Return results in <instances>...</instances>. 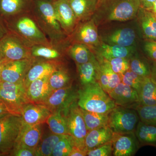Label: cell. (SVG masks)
<instances>
[{
    "label": "cell",
    "mask_w": 156,
    "mask_h": 156,
    "mask_svg": "<svg viewBox=\"0 0 156 156\" xmlns=\"http://www.w3.org/2000/svg\"><path fill=\"white\" fill-rule=\"evenodd\" d=\"M72 137L69 135H65L54 148L52 156H69L74 146Z\"/></svg>",
    "instance_id": "cell-37"
},
{
    "label": "cell",
    "mask_w": 156,
    "mask_h": 156,
    "mask_svg": "<svg viewBox=\"0 0 156 156\" xmlns=\"http://www.w3.org/2000/svg\"><path fill=\"white\" fill-rule=\"evenodd\" d=\"M98 61L97 82L108 94L122 82L121 76L115 73L105 58L96 54Z\"/></svg>",
    "instance_id": "cell-16"
},
{
    "label": "cell",
    "mask_w": 156,
    "mask_h": 156,
    "mask_svg": "<svg viewBox=\"0 0 156 156\" xmlns=\"http://www.w3.org/2000/svg\"><path fill=\"white\" fill-rule=\"evenodd\" d=\"M87 151L81 149L80 148L74 146L69 156H87Z\"/></svg>",
    "instance_id": "cell-45"
},
{
    "label": "cell",
    "mask_w": 156,
    "mask_h": 156,
    "mask_svg": "<svg viewBox=\"0 0 156 156\" xmlns=\"http://www.w3.org/2000/svg\"><path fill=\"white\" fill-rule=\"evenodd\" d=\"M70 44L69 41L58 45H34L31 47L32 57L50 60L62 61L66 50Z\"/></svg>",
    "instance_id": "cell-21"
},
{
    "label": "cell",
    "mask_w": 156,
    "mask_h": 156,
    "mask_svg": "<svg viewBox=\"0 0 156 156\" xmlns=\"http://www.w3.org/2000/svg\"><path fill=\"white\" fill-rule=\"evenodd\" d=\"M130 69L132 71L143 78L151 76V71L147 65L137 57L129 59Z\"/></svg>",
    "instance_id": "cell-38"
},
{
    "label": "cell",
    "mask_w": 156,
    "mask_h": 156,
    "mask_svg": "<svg viewBox=\"0 0 156 156\" xmlns=\"http://www.w3.org/2000/svg\"><path fill=\"white\" fill-rule=\"evenodd\" d=\"M78 92V105L85 110L109 114L117 106L98 82L82 87Z\"/></svg>",
    "instance_id": "cell-4"
},
{
    "label": "cell",
    "mask_w": 156,
    "mask_h": 156,
    "mask_svg": "<svg viewBox=\"0 0 156 156\" xmlns=\"http://www.w3.org/2000/svg\"><path fill=\"white\" fill-rule=\"evenodd\" d=\"M34 0H0V17L4 21L31 12Z\"/></svg>",
    "instance_id": "cell-18"
},
{
    "label": "cell",
    "mask_w": 156,
    "mask_h": 156,
    "mask_svg": "<svg viewBox=\"0 0 156 156\" xmlns=\"http://www.w3.org/2000/svg\"><path fill=\"white\" fill-rule=\"evenodd\" d=\"M144 49L149 57L154 62H156V41H146Z\"/></svg>",
    "instance_id": "cell-43"
},
{
    "label": "cell",
    "mask_w": 156,
    "mask_h": 156,
    "mask_svg": "<svg viewBox=\"0 0 156 156\" xmlns=\"http://www.w3.org/2000/svg\"><path fill=\"white\" fill-rule=\"evenodd\" d=\"M80 82L82 87L97 82L98 62L95 55L90 61L81 64H76Z\"/></svg>",
    "instance_id": "cell-27"
},
{
    "label": "cell",
    "mask_w": 156,
    "mask_h": 156,
    "mask_svg": "<svg viewBox=\"0 0 156 156\" xmlns=\"http://www.w3.org/2000/svg\"><path fill=\"white\" fill-rule=\"evenodd\" d=\"M114 132L108 126L88 131L85 140L87 151L112 141Z\"/></svg>",
    "instance_id": "cell-23"
},
{
    "label": "cell",
    "mask_w": 156,
    "mask_h": 156,
    "mask_svg": "<svg viewBox=\"0 0 156 156\" xmlns=\"http://www.w3.org/2000/svg\"><path fill=\"white\" fill-rule=\"evenodd\" d=\"M52 112L41 104L29 103L23 106L20 115L23 122L30 125H41L46 123Z\"/></svg>",
    "instance_id": "cell-19"
},
{
    "label": "cell",
    "mask_w": 156,
    "mask_h": 156,
    "mask_svg": "<svg viewBox=\"0 0 156 156\" xmlns=\"http://www.w3.org/2000/svg\"><path fill=\"white\" fill-rule=\"evenodd\" d=\"M108 94L117 106L134 108L139 104L137 91L122 82Z\"/></svg>",
    "instance_id": "cell-17"
},
{
    "label": "cell",
    "mask_w": 156,
    "mask_h": 156,
    "mask_svg": "<svg viewBox=\"0 0 156 156\" xmlns=\"http://www.w3.org/2000/svg\"><path fill=\"white\" fill-rule=\"evenodd\" d=\"M135 135L140 142L144 144L156 145V126L138 122Z\"/></svg>",
    "instance_id": "cell-34"
},
{
    "label": "cell",
    "mask_w": 156,
    "mask_h": 156,
    "mask_svg": "<svg viewBox=\"0 0 156 156\" xmlns=\"http://www.w3.org/2000/svg\"><path fill=\"white\" fill-rule=\"evenodd\" d=\"M96 53L105 59L113 58H128L134 53V47H125L119 45H111L101 42L100 45L94 49Z\"/></svg>",
    "instance_id": "cell-26"
},
{
    "label": "cell",
    "mask_w": 156,
    "mask_h": 156,
    "mask_svg": "<svg viewBox=\"0 0 156 156\" xmlns=\"http://www.w3.org/2000/svg\"><path fill=\"white\" fill-rule=\"evenodd\" d=\"M56 17L62 28L68 37L76 28L79 22L68 0L53 1Z\"/></svg>",
    "instance_id": "cell-13"
},
{
    "label": "cell",
    "mask_w": 156,
    "mask_h": 156,
    "mask_svg": "<svg viewBox=\"0 0 156 156\" xmlns=\"http://www.w3.org/2000/svg\"><path fill=\"white\" fill-rule=\"evenodd\" d=\"M49 83L53 91L72 86L71 77L65 64L49 76Z\"/></svg>",
    "instance_id": "cell-31"
},
{
    "label": "cell",
    "mask_w": 156,
    "mask_h": 156,
    "mask_svg": "<svg viewBox=\"0 0 156 156\" xmlns=\"http://www.w3.org/2000/svg\"><path fill=\"white\" fill-rule=\"evenodd\" d=\"M108 115V126L114 133H134L139 117L134 108L117 106Z\"/></svg>",
    "instance_id": "cell-7"
},
{
    "label": "cell",
    "mask_w": 156,
    "mask_h": 156,
    "mask_svg": "<svg viewBox=\"0 0 156 156\" xmlns=\"http://www.w3.org/2000/svg\"><path fill=\"white\" fill-rule=\"evenodd\" d=\"M62 113L66 119L69 135L73 140L75 146L87 151L85 140L88 130L77 102L74 103L67 111Z\"/></svg>",
    "instance_id": "cell-9"
},
{
    "label": "cell",
    "mask_w": 156,
    "mask_h": 156,
    "mask_svg": "<svg viewBox=\"0 0 156 156\" xmlns=\"http://www.w3.org/2000/svg\"><path fill=\"white\" fill-rule=\"evenodd\" d=\"M151 76L156 80V62H154L152 70L151 71Z\"/></svg>",
    "instance_id": "cell-49"
},
{
    "label": "cell",
    "mask_w": 156,
    "mask_h": 156,
    "mask_svg": "<svg viewBox=\"0 0 156 156\" xmlns=\"http://www.w3.org/2000/svg\"><path fill=\"white\" fill-rule=\"evenodd\" d=\"M154 16L155 17L156 19V14H154Z\"/></svg>",
    "instance_id": "cell-52"
},
{
    "label": "cell",
    "mask_w": 156,
    "mask_h": 156,
    "mask_svg": "<svg viewBox=\"0 0 156 156\" xmlns=\"http://www.w3.org/2000/svg\"><path fill=\"white\" fill-rule=\"evenodd\" d=\"M41 125H30L22 122V127L14 147H24L36 150L41 140L42 129Z\"/></svg>",
    "instance_id": "cell-20"
},
{
    "label": "cell",
    "mask_w": 156,
    "mask_h": 156,
    "mask_svg": "<svg viewBox=\"0 0 156 156\" xmlns=\"http://www.w3.org/2000/svg\"><path fill=\"white\" fill-rule=\"evenodd\" d=\"M0 99L15 115H20L23 106L30 103L23 81L16 83L2 81L0 83Z\"/></svg>",
    "instance_id": "cell-6"
},
{
    "label": "cell",
    "mask_w": 156,
    "mask_h": 156,
    "mask_svg": "<svg viewBox=\"0 0 156 156\" xmlns=\"http://www.w3.org/2000/svg\"><path fill=\"white\" fill-rule=\"evenodd\" d=\"M71 43H77L87 45L92 50L100 45L101 42L97 26L92 19L80 23L73 33L68 37Z\"/></svg>",
    "instance_id": "cell-11"
},
{
    "label": "cell",
    "mask_w": 156,
    "mask_h": 156,
    "mask_svg": "<svg viewBox=\"0 0 156 156\" xmlns=\"http://www.w3.org/2000/svg\"><path fill=\"white\" fill-rule=\"evenodd\" d=\"M78 90L72 86L54 90L41 104L53 112L67 111L74 103L77 102Z\"/></svg>",
    "instance_id": "cell-10"
},
{
    "label": "cell",
    "mask_w": 156,
    "mask_h": 156,
    "mask_svg": "<svg viewBox=\"0 0 156 156\" xmlns=\"http://www.w3.org/2000/svg\"><path fill=\"white\" fill-rule=\"evenodd\" d=\"M8 114L15 115L8 107L5 103L0 99V118Z\"/></svg>",
    "instance_id": "cell-44"
},
{
    "label": "cell",
    "mask_w": 156,
    "mask_h": 156,
    "mask_svg": "<svg viewBox=\"0 0 156 156\" xmlns=\"http://www.w3.org/2000/svg\"><path fill=\"white\" fill-rule=\"evenodd\" d=\"M113 155L133 156L138 148V142L134 133H114L112 140Z\"/></svg>",
    "instance_id": "cell-15"
},
{
    "label": "cell",
    "mask_w": 156,
    "mask_h": 156,
    "mask_svg": "<svg viewBox=\"0 0 156 156\" xmlns=\"http://www.w3.org/2000/svg\"><path fill=\"white\" fill-rule=\"evenodd\" d=\"M143 78L133 72L130 69L121 76L122 82L132 87L137 92L140 89Z\"/></svg>",
    "instance_id": "cell-40"
},
{
    "label": "cell",
    "mask_w": 156,
    "mask_h": 156,
    "mask_svg": "<svg viewBox=\"0 0 156 156\" xmlns=\"http://www.w3.org/2000/svg\"><path fill=\"white\" fill-rule=\"evenodd\" d=\"M10 156H36V150L24 147L15 146L11 151Z\"/></svg>",
    "instance_id": "cell-42"
},
{
    "label": "cell",
    "mask_w": 156,
    "mask_h": 156,
    "mask_svg": "<svg viewBox=\"0 0 156 156\" xmlns=\"http://www.w3.org/2000/svg\"><path fill=\"white\" fill-rule=\"evenodd\" d=\"M49 77L37 79L29 85L26 93L30 103L41 104L53 92L49 85Z\"/></svg>",
    "instance_id": "cell-22"
},
{
    "label": "cell",
    "mask_w": 156,
    "mask_h": 156,
    "mask_svg": "<svg viewBox=\"0 0 156 156\" xmlns=\"http://www.w3.org/2000/svg\"><path fill=\"white\" fill-rule=\"evenodd\" d=\"M65 135L53 134L48 135L41 142L36 149V156H51L54 148Z\"/></svg>",
    "instance_id": "cell-35"
},
{
    "label": "cell",
    "mask_w": 156,
    "mask_h": 156,
    "mask_svg": "<svg viewBox=\"0 0 156 156\" xmlns=\"http://www.w3.org/2000/svg\"><path fill=\"white\" fill-rule=\"evenodd\" d=\"M81 110L88 131L108 126L109 114L93 112L82 108Z\"/></svg>",
    "instance_id": "cell-33"
},
{
    "label": "cell",
    "mask_w": 156,
    "mask_h": 156,
    "mask_svg": "<svg viewBox=\"0 0 156 156\" xmlns=\"http://www.w3.org/2000/svg\"><path fill=\"white\" fill-rule=\"evenodd\" d=\"M8 62L5 60L4 58L2 57V56L0 55V65L2 64V63H4V62Z\"/></svg>",
    "instance_id": "cell-51"
},
{
    "label": "cell",
    "mask_w": 156,
    "mask_h": 156,
    "mask_svg": "<svg viewBox=\"0 0 156 156\" xmlns=\"http://www.w3.org/2000/svg\"><path fill=\"white\" fill-rule=\"evenodd\" d=\"M112 144L111 141L94 149L88 151L87 156H109L112 155Z\"/></svg>",
    "instance_id": "cell-41"
},
{
    "label": "cell",
    "mask_w": 156,
    "mask_h": 156,
    "mask_svg": "<svg viewBox=\"0 0 156 156\" xmlns=\"http://www.w3.org/2000/svg\"><path fill=\"white\" fill-rule=\"evenodd\" d=\"M5 21L0 17V40L9 32Z\"/></svg>",
    "instance_id": "cell-46"
},
{
    "label": "cell",
    "mask_w": 156,
    "mask_h": 156,
    "mask_svg": "<svg viewBox=\"0 0 156 156\" xmlns=\"http://www.w3.org/2000/svg\"><path fill=\"white\" fill-rule=\"evenodd\" d=\"M134 108L137 112L141 122L156 126V104L151 105L139 104Z\"/></svg>",
    "instance_id": "cell-36"
},
{
    "label": "cell",
    "mask_w": 156,
    "mask_h": 156,
    "mask_svg": "<svg viewBox=\"0 0 156 156\" xmlns=\"http://www.w3.org/2000/svg\"><path fill=\"white\" fill-rule=\"evenodd\" d=\"M37 58L31 57L21 60L7 62L2 73V81L19 83L24 81L27 74Z\"/></svg>",
    "instance_id": "cell-12"
},
{
    "label": "cell",
    "mask_w": 156,
    "mask_h": 156,
    "mask_svg": "<svg viewBox=\"0 0 156 156\" xmlns=\"http://www.w3.org/2000/svg\"><path fill=\"white\" fill-rule=\"evenodd\" d=\"M156 0H140L141 2V7L143 8H147L148 6L150 4H151Z\"/></svg>",
    "instance_id": "cell-48"
},
{
    "label": "cell",
    "mask_w": 156,
    "mask_h": 156,
    "mask_svg": "<svg viewBox=\"0 0 156 156\" xmlns=\"http://www.w3.org/2000/svg\"><path fill=\"white\" fill-rule=\"evenodd\" d=\"M31 46L18 36L9 32L0 40V55L7 61L33 57Z\"/></svg>",
    "instance_id": "cell-8"
},
{
    "label": "cell",
    "mask_w": 156,
    "mask_h": 156,
    "mask_svg": "<svg viewBox=\"0 0 156 156\" xmlns=\"http://www.w3.org/2000/svg\"><path fill=\"white\" fill-rule=\"evenodd\" d=\"M64 64L63 61L37 58L24 78L23 82L26 88L27 89L30 83L37 79L49 76L59 66Z\"/></svg>",
    "instance_id": "cell-14"
},
{
    "label": "cell",
    "mask_w": 156,
    "mask_h": 156,
    "mask_svg": "<svg viewBox=\"0 0 156 156\" xmlns=\"http://www.w3.org/2000/svg\"><path fill=\"white\" fill-rule=\"evenodd\" d=\"M46 123L53 134L69 135L66 119L61 111L52 112Z\"/></svg>",
    "instance_id": "cell-32"
},
{
    "label": "cell",
    "mask_w": 156,
    "mask_h": 156,
    "mask_svg": "<svg viewBox=\"0 0 156 156\" xmlns=\"http://www.w3.org/2000/svg\"><path fill=\"white\" fill-rule=\"evenodd\" d=\"M140 0H98L92 19L97 26L112 21H126L136 17Z\"/></svg>",
    "instance_id": "cell-1"
},
{
    "label": "cell",
    "mask_w": 156,
    "mask_h": 156,
    "mask_svg": "<svg viewBox=\"0 0 156 156\" xmlns=\"http://www.w3.org/2000/svg\"><path fill=\"white\" fill-rule=\"evenodd\" d=\"M21 116L8 114L0 118V156L9 155L22 125Z\"/></svg>",
    "instance_id": "cell-5"
},
{
    "label": "cell",
    "mask_w": 156,
    "mask_h": 156,
    "mask_svg": "<svg viewBox=\"0 0 156 156\" xmlns=\"http://www.w3.org/2000/svg\"><path fill=\"white\" fill-rule=\"evenodd\" d=\"M79 23L92 19L98 0H68Z\"/></svg>",
    "instance_id": "cell-25"
},
{
    "label": "cell",
    "mask_w": 156,
    "mask_h": 156,
    "mask_svg": "<svg viewBox=\"0 0 156 156\" xmlns=\"http://www.w3.org/2000/svg\"><path fill=\"white\" fill-rule=\"evenodd\" d=\"M31 14L51 44L60 45L69 41L56 17L53 1L34 0Z\"/></svg>",
    "instance_id": "cell-2"
},
{
    "label": "cell",
    "mask_w": 156,
    "mask_h": 156,
    "mask_svg": "<svg viewBox=\"0 0 156 156\" xmlns=\"http://www.w3.org/2000/svg\"><path fill=\"white\" fill-rule=\"evenodd\" d=\"M138 94L140 105H151L156 104V80L151 75L143 78Z\"/></svg>",
    "instance_id": "cell-29"
},
{
    "label": "cell",
    "mask_w": 156,
    "mask_h": 156,
    "mask_svg": "<svg viewBox=\"0 0 156 156\" xmlns=\"http://www.w3.org/2000/svg\"><path fill=\"white\" fill-rule=\"evenodd\" d=\"M4 21L9 32L17 35L31 47L51 44L31 13L19 15Z\"/></svg>",
    "instance_id": "cell-3"
},
{
    "label": "cell",
    "mask_w": 156,
    "mask_h": 156,
    "mask_svg": "<svg viewBox=\"0 0 156 156\" xmlns=\"http://www.w3.org/2000/svg\"><path fill=\"white\" fill-rule=\"evenodd\" d=\"M50 1H56V0H50Z\"/></svg>",
    "instance_id": "cell-53"
},
{
    "label": "cell",
    "mask_w": 156,
    "mask_h": 156,
    "mask_svg": "<svg viewBox=\"0 0 156 156\" xmlns=\"http://www.w3.org/2000/svg\"><path fill=\"white\" fill-rule=\"evenodd\" d=\"M6 62H4V63H2V64L0 65V83L2 82V71L3 69V68H4V66H5V63Z\"/></svg>",
    "instance_id": "cell-50"
},
{
    "label": "cell",
    "mask_w": 156,
    "mask_h": 156,
    "mask_svg": "<svg viewBox=\"0 0 156 156\" xmlns=\"http://www.w3.org/2000/svg\"><path fill=\"white\" fill-rule=\"evenodd\" d=\"M66 54L75 62L76 64L86 63L94 55L93 51L87 45L80 43H71L66 50Z\"/></svg>",
    "instance_id": "cell-30"
},
{
    "label": "cell",
    "mask_w": 156,
    "mask_h": 156,
    "mask_svg": "<svg viewBox=\"0 0 156 156\" xmlns=\"http://www.w3.org/2000/svg\"><path fill=\"white\" fill-rule=\"evenodd\" d=\"M105 59L112 69L121 76L130 69V63L128 58H113Z\"/></svg>",
    "instance_id": "cell-39"
},
{
    "label": "cell",
    "mask_w": 156,
    "mask_h": 156,
    "mask_svg": "<svg viewBox=\"0 0 156 156\" xmlns=\"http://www.w3.org/2000/svg\"><path fill=\"white\" fill-rule=\"evenodd\" d=\"M136 17L144 37L148 41H156V19L153 13L140 7Z\"/></svg>",
    "instance_id": "cell-24"
},
{
    "label": "cell",
    "mask_w": 156,
    "mask_h": 156,
    "mask_svg": "<svg viewBox=\"0 0 156 156\" xmlns=\"http://www.w3.org/2000/svg\"><path fill=\"white\" fill-rule=\"evenodd\" d=\"M136 37L134 30L127 27L114 31L107 36L104 40L108 44L128 47L134 44Z\"/></svg>",
    "instance_id": "cell-28"
},
{
    "label": "cell",
    "mask_w": 156,
    "mask_h": 156,
    "mask_svg": "<svg viewBox=\"0 0 156 156\" xmlns=\"http://www.w3.org/2000/svg\"><path fill=\"white\" fill-rule=\"evenodd\" d=\"M146 10L150 11L154 14H156V1L151 3L147 8H145Z\"/></svg>",
    "instance_id": "cell-47"
}]
</instances>
